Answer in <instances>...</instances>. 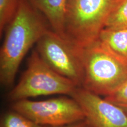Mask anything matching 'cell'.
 Returning <instances> with one entry per match:
<instances>
[{"label":"cell","mask_w":127,"mask_h":127,"mask_svg":"<svg viewBox=\"0 0 127 127\" xmlns=\"http://www.w3.org/2000/svg\"><path fill=\"white\" fill-rule=\"evenodd\" d=\"M44 18L25 0H20L0 50V81L4 87L13 84L25 55L49 29Z\"/></svg>","instance_id":"6da1fadb"},{"label":"cell","mask_w":127,"mask_h":127,"mask_svg":"<svg viewBox=\"0 0 127 127\" xmlns=\"http://www.w3.org/2000/svg\"><path fill=\"white\" fill-rule=\"evenodd\" d=\"M83 77L81 87L107 97L127 82V59L99 39L82 47Z\"/></svg>","instance_id":"7a4b0ae2"},{"label":"cell","mask_w":127,"mask_h":127,"mask_svg":"<svg viewBox=\"0 0 127 127\" xmlns=\"http://www.w3.org/2000/svg\"><path fill=\"white\" fill-rule=\"evenodd\" d=\"M123 0H68L66 38L84 47L98 40L112 12Z\"/></svg>","instance_id":"3957f363"},{"label":"cell","mask_w":127,"mask_h":127,"mask_svg":"<svg viewBox=\"0 0 127 127\" xmlns=\"http://www.w3.org/2000/svg\"><path fill=\"white\" fill-rule=\"evenodd\" d=\"M77 87L74 82L52 69L35 50L28 58L27 66L18 82L9 91L8 98L14 102L54 94L71 96Z\"/></svg>","instance_id":"277c9868"},{"label":"cell","mask_w":127,"mask_h":127,"mask_svg":"<svg viewBox=\"0 0 127 127\" xmlns=\"http://www.w3.org/2000/svg\"><path fill=\"white\" fill-rule=\"evenodd\" d=\"M82 48L48 29L36 44L42 59L55 72L81 87L83 77Z\"/></svg>","instance_id":"5b68a950"},{"label":"cell","mask_w":127,"mask_h":127,"mask_svg":"<svg viewBox=\"0 0 127 127\" xmlns=\"http://www.w3.org/2000/svg\"><path fill=\"white\" fill-rule=\"evenodd\" d=\"M12 109L35 123L48 127L69 124L85 120L80 105L71 96L43 101L21 100L14 102Z\"/></svg>","instance_id":"8992f818"},{"label":"cell","mask_w":127,"mask_h":127,"mask_svg":"<svg viewBox=\"0 0 127 127\" xmlns=\"http://www.w3.org/2000/svg\"><path fill=\"white\" fill-rule=\"evenodd\" d=\"M70 96L80 105L91 127H127V114L105 98L79 87Z\"/></svg>","instance_id":"52a82bcc"},{"label":"cell","mask_w":127,"mask_h":127,"mask_svg":"<svg viewBox=\"0 0 127 127\" xmlns=\"http://www.w3.org/2000/svg\"><path fill=\"white\" fill-rule=\"evenodd\" d=\"M25 1L43 16L50 24L52 31L66 38L65 25L68 0Z\"/></svg>","instance_id":"ba28073f"},{"label":"cell","mask_w":127,"mask_h":127,"mask_svg":"<svg viewBox=\"0 0 127 127\" xmlns=\"http://www.w3.org/2000/svg\"><path fill=\"white\" fill-rule=\"evenodd\" d=\"M98 39L117 54L127 59V27H106Z\"/></svg>","instance_id":"9c48e42d"},{"label":"cell","mask_w":127,"mask_h":127,"mask_svg":"<svg viewBox=\"0 0 127 127\" xmlns=\"http://www.w3.org/2000/svg\"><path fill=\"white\" fill-rule=\"evenodd\" d=\"M0 127H48L35 123L27 117L12 109L1 118Z\"/></svg>","instance_id":"30bf717a"},{"label":"cell","mask_w":127,"mask_h":127,"mask_svg":"<svg viewBox=\"0 0 127 127\" xmlns=\"http://www.w3.org/2000/svg\"><path fill=\"white\" fill-rule=\"evenodd\" d=\"M20 0H0V36L13 18Z\"/></svg>","instance_id":"8fae6325"},{"label":"cell","mask_w":127,"mask_h":127,"mask_svg":"<svg viewBox=\"0 0 127 127\" xmlns=\"http://www.w3.org/2000/svg\"><path fill=\"white\" fill-rule=\"evenodd\" d=\"M127 27V0H123L111 14L106 27Z\"/></svg>","instance_id":"7c38bea8"},{"label":"cell","mask_w":127,"mask_h":127,"mask_svg":"<svg viewBox=\"0 0 127 127\" xmlns=\"http://www.w3.org/2000/svg\"><path fill=\"white\" fill-rule=\"evenodd\" d=\"M105 98L120 107L127 115V82L115 93Z\"/></svg>","instance_id":"4fadbf2b"},{"label":"cell","mask_w":127,"mask_h":127,"mask_svg":"<svg viewBox=\"0 0 127 127\" xmlns=\"http://www.w3.org/2000/svg\"><path fill=\"white\" fill-rule=\"evenodd\" d=\"M91 127L88 122L86 120H84L76 122V123L69 124H66L64 125H61V126L57 127Z\"/></svg>","instance_id":"5bb4252c"}]
</instances>
